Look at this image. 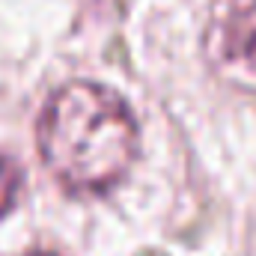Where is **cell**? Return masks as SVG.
<instances>
[{
  "label": "cell",
  "mask_w": 256,
  "mask_h": 256,
  "mask_svg": "<svg viewBox=\"0 0 256 256\" xmlns=\"http://www.w3.org/2000/svg\"><path fill=\"white\" fill-rule=\"evenodd\" d=\"M36 140L45 167L63 188L96 194L116 185L134 164L137 122L114 90L74 80L48 98Z\"/></svg>",
  "instance_id": "1"
},
{
  "label": "cell",
  "mask_w": 256,
  "mask_h": 256,
  "mask_svg": "<svg viewBox=\"0 0 256 256\" xmlns=\"http://www.w3.org/2000/svg\"><path fill=\"white\" fill-rule=\"evenodd\" d=\"M220 60L226 74L256 90V0H236L220 27Z\"/></svg>",
  "instance_id": "2"
},
{
  "label": "cell",
  "mask_w": 256,
  "mask_h": 256,
  "mask_svg": "<svg viewBox=\"0 0 256 256\" xmlns=\"http://www.w3.org/2000/svg\"><path fill=\"white\" fill-rule=\"evenodd\" d=\"M21 191V170L15 167V161L0 158V218L15 206Z\"/></svg>",
  "instance_id": "3"
},
{
  "label": "cell",
  "mask_w": 256,
  "mask_h": 256,
  "mask_svg": "<svg viewBox=\"0 0 256 256\" xmlns=\"http://www.w3.org/2000/svg\"><path fill=\"white\" fill-rule=\"evenodd\" d=\"M30 256H57V254H30Z\"/></svg>",
  "instance_id": "4"
}]
</instances>
